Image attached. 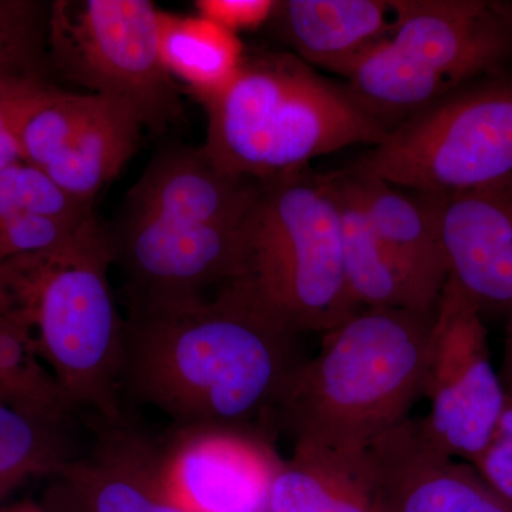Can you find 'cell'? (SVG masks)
Masks as SVG:
<instances>
[{"label": "cell", "mask_w": 512, "mask_h": 512, "mask_svg": "<svg viewBox=\"0 0 512 512\" xmlns=\"http://www.w3.org/2000/svg\"><path fill=\"white\" fill-rule=\"evenodd\" d=\"M198 15L238 35L261 28L274 16L278 2L272 0H198Z\"/></svg>", "instance_id": "obj_29"}, {"label": "cell", "mask_w": 512, "mask_h": 512, "mask_svg": "<svg viewBox=\"0 0 512 512\" xmlns=\"http://www.w3.org/2000/svg\"><path fill=\"white\" fill-rule=\"evenodd\" d=\"M25 214L84 218L93 205L73 200L45 171L22 161L0 171V222Z\"/></svg>", "instance_id": "obj_25"}, {"label": "cell", "mask_w": 512, "mask_h": 512, "mask_svg": "<svg viewBox=\"0 0 512 512\" xmlns=\"http://www.w3.org/2000/svg\"><path fill=\"white\" fill-rule=\"evenodd\" d=\"M448 278L481 309L512 308V173L443 195Z\"/></svg>", "instance_id": "obj_12"}, {"label": "cell", "mask_w": 512, "mask_h": 512, "mask_svg": "<svg viewBox=\"0 0 512 512\" xmlns=\"http://www.w3.org/2000/svg\"><path fill=\"white\" fill-rule=\"evenodd\" d=\"M298 333H326L359 306L342 258L332 174L302 173L262 183L248 221L247 268L237 279Z\"/></svg>", "instance_id": "obj_6"}, {"label": "cell", "mask_w": 512, "mask_h": 512, "mask_svg": "<svg viewBox=\"0 0 512 512\" xmlns=\"http://www.w3.org/2000/svg\"><path fill=\"white\" fill-rule=\"evenodd\" d=\"M349 177L370 224L412 286L421 308L433 311L450 276L441 235L443 194Z\"/></svg>", "instance_id": "obj_15"}, {"label": "cell", "mask_w": 512, "mask_h": 512, "mask_svg": "<svg viewBox=\"0 0 512 512\" xmlns=\"http://www.w3.org/2000/svg\"><path fill=\"white\" fill-rule=\"evenodd\" d=\"M0 400L37 412L72 416L62 392L25 339L0 319Z\"/></svg>", "instance_id": "obj_23"}, {"label": "cell", "mask_w": 512, "mask_h": 512, "mask_svg": "<svg viewBox=\"0 0 512 512\" xmlns=\"http://www.w3.org/2000/svg\"><path fill=\"white\" fill-rule=\"evenodd\" d=\"M160 55L170 76L187 84L202 106L234 82L247 57L238 35L212 20L163 10Z\"/></svg>", "instance_id": "obj_20"}, {"label": "cell", "mask_w": 512, "mask_h": 512, "mask_svg": "<svg viewBox=\"0 0 512 512\" xmlns=\"http://www.w3.org/2000/svg\"><path fill=\"white\" fill-rule=\"evenodd\" d=\"M79 512H184L160 481V446L127 421L99 423L96 440L57 476Z\"/></svg>", "instance_id": "obj_14"}, {"label": "cell", "mask_w": 512, "mask_h": 512, "mask_svg": "<svg viewBox=\"0 0 512 512\" xmlns=\"http://www.w3.org/2000/svg\"><path fill=\"white\" fill-rule=\"evenodd\" d=\"M99 96L62 92L50 87L23 119L19 130L23 163L45 170L66 150L86 123Z\"/></svg>", "instance_id": "obj_22"}, {"label": "cell", "mask_w": 512, "mask_h": 512, "mask_svg": "<svg viewBox=\"0 0 512 512\" xmlns=\"http://www.w3.org/2000/svg\"><path fill=\"white\" fill-rule=\"evenodd\" d=\"M434 311L360 308L323 333L279 404L272 431L346 457H362L409 419L424 396Z\"/></svg>", "instance_id": "obj_3"}, {"label": "cell", "mask_w": 512, "mask_h": 512, "mask_svg": "<svg viewBox=\"0 0 512 512\" xmlns=\"http://www.w3.org/2000/svg\"><path fill=\"white\" fill-rule=\"evenodd\" d=\"M345 173L443 195L512 173L511 70L466 84L413 114Z\"/></svg>", "instance_id": "obj_7"}, {"label": "cell", "mask_w": 512, "mask_h": 512, "mask_svg": "<svg viewBox=\"0 0 512 512\" xmlns=\"http://www.w3.org/2000/svg\"><path fill=\"white\" fill-rule=\"evenodd\" d=\"M49 9L28 0H0V82L43 76Z\"/></svg>", "instance_id": "obj_24"}, {"label": "cell", "mask_w": 512, "mask_h": 512, "mask_svg": "<svg viewBox=\"0 0 512 512\" xmlns=\"http://www.w3.org/2000/svg\"><path fill=\"white\" fill-rule=\"evenodd\" d=\"M365 466L383 512H512L476 468L440 453L410 417L367 448Z\"/></svg>", "instance_id": "obj_11"}, {"label": "cell", "mask_w": 512, "mask_h": 512, "mask_svg": "<svg viewBox=\"0 0 512 512\" xmlns=\"http://www.w3.org/2000/svg\"><path fill=\"white\" fill-rule=\"evenodd\" d=\"M0 512H47L46 508L40 507L32 501H22V503H16L12 505H6V507L0 508Z\"/></svg>", "instance_id": "obj_31"}, {"label": "cell", "mask_w": 512, "mask_h": 512, "mask_svg": "<svg viewBox=\"0 0 512 512\" xmlns=\"http://www.w3.org/2000/svg\"><path fill=\"white\" fill-rule=\"evenodd\" d=\"M272 19L303 62L348 77L393 35L399 2L386 0H288Z\"/></svg>", "instance_id": "obj_16"}, {"label": "cell", "mask_w": 512, "mask_h": 512, "mask_svg": "<svg viewBox=\"0 0 512 512\" xmlns=\"http://www.w3.org/2000/svg\"><path fill=\"white\" fill-rule=\"evenodd\" d=\"M70 417L0 400V500L28 478L57 476L80 453Z\"/></svg>", "instance_id": "obj_21"}, {"label": "cell", "mask_w": 512, "mask_h": 512, "mask_svg": "<svg viewBox=\"0 0 512 512\" xmlns=\"http://www.w3.org/2000/svg\"><path fill=\"white\" fill-rule=\"evenodd\" d=\"M113 262L111 234L90 215L62 244L0 262V319L36 353L73 412L117 426L127 420Z\"/></svg>", "instance_id": "obj_2"}, {"label": "cell", "mask_w": 512, "mask_h": 512, "mask_svg": "<svg viewBox=\"0 0 512 512\" xmlns=\"http://www.w3.org/2000/svg\"><path fill=\"white\" fill-rule=\"evenodd\" d=\"M50 87L45 76L12 77L0 82V171L22 163L20 126Z\"/></svg>", "instance_id": "obj_27"}, {"label": "cell", "mask_w": 512, "mask_h": 512, "mask_svg": "<svg viewBox=\"0 0 512 512\" xmlns=\"http://www.w3.org/2000/svg\"><path fill=\"white\" fill-rule=\"evenodd\" d=\"M505 394L504 409L491 439L470 464L495 493L512 505V394Z\"/></svg>", "instance_id": "obj_28"}, {"label": "cell", "mask_w": 512, "mask_h": 512, "mask_svg": "<svg viewBox=\"0 0 512 512\" xmlns=\"http://www.w3.org/2000/svg\"><path fill=\"white\" fill-rule=\"evenodd\" d=\"M175 429V427H174ZM259 430L175 429L160 446V481L184 512H269L282 458Z\"/></svg>", "instance_id": "obj_10"}, {"label": "cell", "mask_w": 512, "mask_h": 512, "mask_svg": "<svg viewBox=\"0 0 512 512\" xmlns=\"http://www.w3.org/2000/svg\"><path fill=\"white\" fill-rule=\"evenodd\" d=\"M204 107L202 150L225 173L256 183L302 173L345 147L376 146L387 133L345 87L286 53L245 57L234 82Z\"/></svg>", "instance_id": "obj_4"}, {"label": "cell", "mask_w": 512, "mask_h": 512, "mask_svg": "<svg viewBox=\"0 0 512 512\" xmlns=\"http://www.w3.org/2000/svg\"><path fill=\"white\" fill-rule=\"evenodd\" d=\"M141 128L133 111L99 96L66 150L43 171L73 200L93 205L94 197L136 153Z\"/></svg>", "instance_id": "obj_18"}, {"label": "cell", "mask_w": 512, "mask_h": 512, "mask_svg": "<svg viewBox=\"0 0 512 512\" xmlns=\"http://www.w3.org/2000/svg\"><path fill=\"white\" fill-rule=\"evenodd\" d=\"M500 377L505 393L512 394V323L508 328L507 340H505L503 370H501Z\"/></svg>", "instance_id": "obj_30"}, {"label": "cell", "mask_w": 512, "mask_h": 512, "mask_svg": "<svg viewBox=\"0 0 512 512\" xmlns=\"http://www.w3.org/2000/svg\"><path fill=\"white\" fill-rule=\"evenodd\" d=\"M301 333L239 282L214 298L128 309L120 396L146 404L175 429L215 426L264 431L303 359Z\"/></svg>", "instance_id": "obj_1"}, {"label": "cell", "mask_w": 512, "mask_h": 512, "mask_svg": "<svg viewBox=\"0 0 512 512\" xmlns=\"http://www.w3.org/2000/svg\"><path fill=\"white\" fill-rule=\"evenodd\" d=\"M483 309L448 278L434 312L423 436L440 453L470 464L484 450L505 403L488 349Z\"/></svg>", "instance_id": "obj_9"}, {"label": "cell", "mask_w": 512, "mask_h": 512, "mask_svg": "<svg viewBox=\"0 0 512 512\" xmlns=\"http://www.w3.org/2000/svg\"><path fill=\"white\" fill-rule=\"evenodd\" d=\"M160 13L150 0H57L47 22L57 69L157 133L183 113L180 90L161 60Z\"/></svg>", "instance_id": "obj_8"}, {"label": "cell", "mask_w": 512, "mask_h": 512, "mask_svg": "<svg viewBox=\"0 0 512 512\" xmlns=\"http://www.w3.org/2000/svg\"><path fill=\"white\" fill-rule=\"evenodd\" d=\"M89 217L62 218L25 214L0 222V262L62 244Z\"/></svg>", "instance_id": "obj_26"}, {"label": "cell", "mask_w": 512, "mask_h": 512, "mask_svg": "<svg viewBox=\"0 0 512 512\" xmlns=\"http://www.w3.org/2000/svg\"><path fill=\"white\" fill-rule=\"evenodd\" d=\"M269 512H383L365 454L346 457L295 444L272 483Z\"/></svg>", "instance_id": "obj_17"}, {"label": "cell", "mask_w": 512, "mask_h": 512, "mask_svg": "<svg viewBox=\"0 0 512 512\" xmlns=\"http://www.w3.org/2000/svg\"><path fill=\"white\" fill-rule=\"evenodd\" d=\"M261 187L262 183L222 171L202 147H170L154 156L131 187L124 212L244 225Z\"/></svg>", "instance_id": "obj_13"}, {"label": "cell", "mask_w": 512, "mask_h": 512, "mask_svg": "<svg viewBox=\"0 0 512 512\" xmlns=\"http://www.w3.org/2000/svg\"><path fill=\"white\" fill-rule=\"evenodd\" d=\"M511 64L512 2L399 0L393 35L357 64L345 89L389 131Z\"/></svg>", "instance_id": "obj_5"}, {"label": "cell", "mask_w": 512, "mask_h": 512, "mask_svg": "<svg viewBox=\"0 0 512 512\" xmlns=\"http://www.w3.org/2000/svg\"><path fill=\"white\" fill-rule=\"evenodd\" d=\"M332 177L338 192L343 268L357 306L426 311L370 224L352 178L345 171Z\"/></svg>", "instance_id": "obj_19"}]
</instances>
